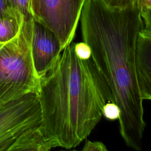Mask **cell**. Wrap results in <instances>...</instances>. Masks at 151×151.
Segmentation results:
<instances>
[{
	"mask_svg": "<svg viewBox=\"0 0 151 151\" xmlns=\"http://www.w3.org/2000/svg\"><path fill=\"white\" fill-rule=\"evenodd\" d=\"M80 20L83 41L89 47L119 109L121 136L127 146L140 150L145 122L136 51L138 35L144 28L141 11L112 6L104 0H86Z\"/></svg>",
	"mask_w": 151,
	"mask_h": 151,
	"instance_id": "cell-1",
	"label": "cell"
},
{
	"mask_svg": "<svg viewBox=\"0 0 151 151\" xmlns=\"http://www.w3.org/2000/svg\"><path fill=\"white\" fill-rule=\"evenodd\" d=\"M40 127L53 148L76 147L92 132L113 102L111 92L91 55L71 42L40 77Z\"/></svg>",
	"mask_w": 151,
	"mask_h": 151,
	"instance_id": "cell-2",
	"label": "cell"
},
{
	"mask_svg": "<svg viewBox=\"0 0 151 151\" xmlns=\"http://www.w3.org/2000/svg\"><path fill=\"white\" fill-rule=\"evenodd\" d=\"M33 24V18L23 20L18 34L0 48V104L39 92L31 52Z\"/></svg>",
	"mask_w": 151,
	"mask_h": 151,
	"instance_id": "cell-3",
	"label": "cell"
},
{
	"mask_svg": "<svg viewBox=\"0 0 151 151\" xmlns=\"http://www.w3.org/2000/svg\"><path fill=\"white\" fill-rule=\"evenodd\" d=\"M86 0H29L34 20L52 31L62 48L73 42Z\"/></svg>",
	"mask_w": 151,
	"mask_h": 151,
	"instance_id": "cell-4",
	"label": "cell"
},
{
	"mask_svg": "<svg viewBox=\"0 0 151 151\" xmlns=\"http://www.w3.org/2000/svg\"><path fill=\"white\" fill-rule=\"evenodd\" d=\"M41 118L38 93H28L1 103L0 151H9L24 132L40 125Z\"/></svg>",
	"mask_w": 151,
	"mask_h": 151,
	"instance_id": "cell-5",
	"label": "cell"
},
{
	"mask_svg": "<svg viewBox=\"0 0 151 151\" xmlns=\"http://www.w3.org/2000/svg\"><path fill=\"white\" fill-rule=\"evenodd\" d=\"M63 50L55 34L34 19L31 52L34 68L40 78L52 67Z\"/></svg>",
	"mask_w": 151,
	"mask_h": 151,
	"instance_id": "cell-6",
	"label": "cell"
},
{
	"mask_svg": "<svg viewBox=\"0 0 151 151\" xmlns=\"http://www.w3.org/2000/svg\"><path fill=\"white\" fill-rule=\"evenodd\" d=\"M136 68L141 98L151 100V31L145 28L137 39Z\"/></svg>",
	"mask_w": 151,
	"mask_h": 151,
	"instance_id": "cell-7",
	"label": "cell"
},
{
	"mask_svg": "<svg viewBox=\"0 0 151 151\" xmlns=\"http://www.w3.org/2000/svg\"><path fill=\"white\" fill-rule=\"evenodd\" d=\"M52 146L41 131L40 126L30 128L24 132L12 145L9 151H48Z\"/></svg>",
	"mask_w": 151,
	"mask_h": 151,
	"instance_id": "cell-8",
	"label": "cell"
},
{
	"mask_svg": "<svg viewBox=\"0 0 151 151\" xmlns=\"http://www.w3.org/2000/svg\"><path fill=\"white\" fill-rule=\"evenodd\" d=\"M24 18L22 17L9 16L0 18V42L6 43L19 32Z\"/></svg>",
	"mask_w": 151,
	"mask_h": 151,
	"instance_id": "cell-9",
	"label": "cell"
},
{
	"mask_svg": "<svg viewBox=\"0 0 151 151\" xmlns=\"http://www.w3.org/2000/svg\"><path fill=\"white\" fill-rule=\"evenodd\" d=\"M109 5L120 8H137L142 11L151 9V0H104Z\"/></svg>",
	"mask_w": 151,
	"mask_h": 151,
	"instance_id": "cell-10",
	"label": "cell"
},
{
	"mask_svg": "<svg viewBox=\"0 0 151 151\" xmlns=\"http://www.w3.org/2000/svg\"><path fill=\"white\" fill-rule=\"evenodd\" d=\"M8 6L19 14L24 20L29 19L32 17L29 9V0H6Z\"/></svg>",
	"mask_w": 151,
	"mask_h": 151,
	"instance_id": "cell-11",
	"label": "cell"
},
{
	"mask_svg": "<svg viewBox=\"0 0 151 151\" xmlns=\"http://www.w3.org/2000/svg\"><path fill=\"white\" fill-rule=\"evenodd\" d=\"M120 110L118 106L113 102H107L104 106L103 115L108 119H119Z\"/></svg>",
	"mask_w": 151,
	"mask_h": 151,
	"instance_id": "cell-12",
	"label": "cell"
},
{
	"mask_svg": "<svg viewBox=\"0 0 151 151\" xmlns=\"http://www.w3.org/2000/svg\"><path fill=\"white\" fill-rule=\"evenodd\" d=\"M9 16L23 17L21 14L11 9L8 6L6 0H0V18Z\"/></svg>",
	"mask_w": 151,
	"mask_h": 151,
	"instance_id": "cell-13",
	"label": "cell"
},
{
	"mask_svg": "<svg viewBox=\"0 0 151 151\" xmlns=\"http://www.w3.org/2000/svg\"><path fill=\"white\" fill-rule=\"evenodd\" d=\"M82 150L84 151H106L107 149L101 142H91L87 140Z\"/></svg>",
	"mask_w": 151,
	"mask_h": 151,
	"instance_id": "cell-14",
	"label": "cell"
},
{
	"mask_svg": "<svg viewBox=\"0 0 151 151\" xmlns=\"http://www.w3.org/2000/svg\"><path fill=\"white\" fill-rule=\"evenodd\" d=\"M141 17L144 23V28L151 31V9L142 11Z\"/></svg>",
	"mask_w": 151,
	"mask_h": 151,
	"instance_id": "cell-15",
	"label": "cell"
},
{
	"mask_svg": "<svg viewBox=\"0 0 151 151\" xmlns=\"http://www.w3.org/2000/svg\"><path fill=\"white\" fill-rule=\"evenodd\" d=\"M4 44V43H1V42H0V48H1V47Z\"/></svg>",
	"mask_w": 151,
	"mask_h": 151,
	"instance_id": "cell-16",
	"label": "cell"
}]
</instances>
